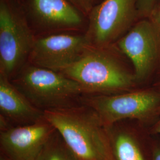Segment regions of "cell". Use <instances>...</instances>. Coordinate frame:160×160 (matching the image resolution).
I'll return each instance as SVG.
<instances>
[{
  "mask_svg": "<svg viewBox=\"0 0 160 160\" xmlns=\"http://www.w3.org/2000/svg\"><path fill=\"white\" fill-rule=\"evenodd\" d=\"M59 72L77 82L84 95H112L140 88L131 62L116 44L90 45L75 63Z\"/></svg>",
  "mask_w": 160,
  "mask_h": 160,
  "instance_id": "1",
  "label": "cell"
},
{
  "mask_svg": "<svg viewBox=\"0 0 160 160\" xmlns=\"http://www.w3.org/2000/svg\"><path fill=\"white\" fill-rule=\"evenodd\" d=\"M49 122L80 160H112L107 128L97 112L81 103L47 110Z\"/></svg>",
  "mask_w": 160,
  "mask_h": 160,
  "instance_id": "2",
  "label": "cell"
},
{
  "mask_svg": "<svg viewBox=\"0 0 160 160\" xmlns=\"http://www.w3.org/2000/svg\"><path fill=\"white\" fill-rule=\"evenodd\" d=\"M10 80L30 103L43 112L81 104L84 96L74 80L59 72L28 62Z\"/></svg>",
  "mask_w": 160,
  "mask_h": 160,
  "instance_id": "3",
  "label": "cell"
},
{
  "mask_svg": "<svg viewBox=\"0 0 160 160\" xmlns=\"http://www.w3.org/2000/svg\"><path fill=\"white\" fill-rule=\"evenodd\" d=\"M81 103L94 109L106 128L135 120L149 128L160 113V90L152 86L112 95H84Z\"/></svg>",
  "mask_w": 160,
  "mask_h": 160,
  "instance_id": "4",
  "label": "cell"
},
{
  "mask_svg": "<svg viewBox=\"0 0 160 160\" xmlns=\"http://www.w3.org/2000/svg\"><path fill=\"white\" fill-rule=\"evenodd\" d=\"M36 36L17 0H0V73L11 80L28 63Z\"/></svg>",
  "mask_w": 160,
  "mask_h": 160,
  "instance_id": "5",
  "label": "cell"
},
{
  "mask_svg": "<svg viewBox=\"0 0 160 160\" xmlns=\"http://www.w3.org/2000/svg\"><path fill=\"white\" fill-rule=\"evenodd\" d=\"M116 45L131 62L139 87L151 85L160 73V26L139 19Z\"/></svg>",
  "mask_w": 160,
  "mask_h": 160,
  "instance_id": "6",
  "label": "cell"
},
{
  "mask_svg": "<svg viewBox=\"0 0 160 160\" xmlns=\"http://www.w3.org/2000/svg\"><path fill=\"white\" fill-rule=\"evenodd\" d=\"M139 20L137 0H102L90 12L85 34L90 46L114 45Z\"/></svg>",
  "mask_w": 160,
  "mask_h": 160,
  "instance_id": "7",
  "label": "cell"
},
{
  "mask_svg": "<svg viewBox=\"0 0 160 160\" xmlns=\"http://www.w3.org/2000/svg\"><path fill=\"white\" fill-rule=\"evenodd\" d=\"M36 37L85 33L88 17L68 0H20Z\"/></svg>",
  "mask_w": 160,
  "mask_h": 160,
  "instance_id": "8",
  "label": "cell"
},
{
  "mask_svg": "<svg viewBox=\"0 0 160 160\" xmlns=\"http://www.w3.org/2000/svg\"><path fill=\"white\" fill-rule=\"evenodd\" d=\"M89 46L85 33H62L36 37L28 62L61 72L75 63Z\"/></svg>",
  "mask_w": 160,
  "mask_h": 160,
  "instance_id": "9",
  "label": "cell"
},
{
  "mask_svg": "<svg viewBox=\"0 0 160 160\" xmlns=\"http://www.w3.org/2000/svg\"><path fill=\"white\" fill-rule=\"evenodd\" d=\"M55 131L45 117L30 125L12 126L1 132V153L11 160H36Z\"/></svg>",
  "mask_w": 160,
  "mask_h": 160,
  "instance_id": "10",
  "label": "cell"
},
{
  "mask_svg": "<svg viewBox=\"0 0 160 160\" xmlns=\"http://www.w3.org/2000/svg\"><path fill=\"white\" fill-rule=\"evenodd\" d=\"M106 128L112 160H152L153 135L147 126L126 120Z\"/></svg>",
  "mask_w": 160,
  "mask_h": 160,
  "instance_id": "11",
  "label": "cell"
},
{
  "mask_svg": "<svg viewBox=\"0 0 160 160\" xmlns=\"http://www.w3.org/2000/svg\"><path fill=\"white\" fill-rule=\"evenodd\" d=\"M0 114L13 126L30 125L44 118V112L30 103L9 78L2 73H0Z\"/></svg>",
  "mask_w": 160,
  "mask_h": 160,
  "instance_id": "12",
  "label": "cell"
},
{
  "mask_svg": "<svg viewBox=\"0 0 160 160\" xmlns=\"http://www.w3.org/2000/svg\"><path fill=\"white\" fill-rule=\"evenodd\" d=\"M36 160H80L56 130Z\"/></svg>",
  "mask_w": 160,
  "mask_h": 160,
  "instance_id": "13",
  "label": "cell"
},
{
  "mask_svg": "<svg viewBox=\"0 0 160 160\" xmlns=\"http://www.w3.org/2000/svg\"><path fill=\"white\" fill-rule=\"evenodd\" d=\"M139 19L152 18L160 10V0H137Z\"/></svg>",
  "mask_w": 160,
  "mask_h": 160,
  "instance_id": "14",
  "label": "cell"
},
{
  "mask_svg": "<svg viewBox=\"0 0 160 160\" xmlns=\"http://www.w3.org/2000/svg\"><path fill=\"white\" fill-rule=\"evenodd\" d=\"M74 6L78 8L87 16L92 8L102 0H68Z\"/></svg>",
  "mask_w": 160,
  "mask_h": 160,
  "instance_id": "15",
  "label": "cell"
},
{
  "mask_svg": "<svg viewBox=\"0 0 160 160\" xmlns=\"http://www.w3.org/2000/svg\"><path fill=\"white\" fill-rule=\"evenodd\" d=\"M152 135V160H160V135Z\"/></svg>",
  "mask_w": 160,
  "mask_h": 160,
  "instance_id": "16",
  "label": "cell"
},
{
  "mask_svg": "<svg viewBox=\"0 0 160 160\" xmlns=\"http://www.w3.org/2000/svg\"><path fill=\"white\" fill-rule=\"evenodd\" d=\"M149 131L151 135H160V113L158 119L148 128Z\"/></svg>",
  "mask_w": 160,
  "mask_h": 160,
  "instance_id": "17",
  "label": "cell"
},
{
  "mask_svg": "<svg viewBox=\"0 0 160 160\" xmlns=\"http://www.w3.org/2000/svg\"><path fill=\"white\" fill-rule=\"evenodd\" d=\"M151 86H152L160 90V73L156 77Z\"/></svg>",
  "mask_w": 160,
  "mask_h": 160,
  "instance_id": "18",
  "label": "cell"
},
{
  "mask_svg": "<svg viewBox=\"0 0 160 160\" xmlns=\"http://www.w3.org/2000/svg\"><path fill=\"white\" fill-rule=\"evenodd\" d=\"M151 18L154 19L155 21L160 26V10L157 12V13L154 16H153Z\"/></svg>",
  "mask_w": 160,
  "mask_h": 160,
  "instance_id": "19",
  "label": "cell"
},
{
  "mask_svg": "<svg viewBox=\"0 0 160 160\" xmlns=\"http://www.w3.org/2000/svg\"><path fill=\"white\" fill-rule=\"evenodd\" d=\"M0 160H11L8 157H7L6 155L1 153L0 156Z\"/></svg>",
  "mask_w": 160,
  "mask_h": 160,
  "instance_id": "20",
  "label": "cell"
},
{
  "mask_svg": "<svg viewBox=\"0 0 160 160\" xmlns=\"http://www.w3.org/2000/svg\"><path fill=\"white\" fill-rule=\"evenodd\" d=\"M17 1H18V2H19V1H20V0H17Z\"/></svg>",
  "mask_w": 160,
  "mask_h": 160,
  "instance_id": "21",
  "label": "cell"
}]
</instances>
